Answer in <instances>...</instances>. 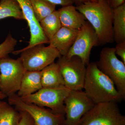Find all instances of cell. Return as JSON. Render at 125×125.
Listing matches in <instances>:
<instances>
[{"label":"cell","instance_id":"6da1fadb","mask_svg":"<svg viewBox=\"0 0 125 125\" xmlns=\"http://www.w3.org/2000/svg\"><path fill=\"white\" fill-rule=\"evenodd\" d=\"M76 7L94 30L98 38L97 46L114 42L113 9L106 0L86 2L78 5Z\"/></svg>","mask_w":125,"mask_h":125},{"label":"cell","instance_id":"7a4b0ae2","mask_svg":"<svg viewBox=\"0 0 125 125\" xmlns=\"http://www.w3.org/2000/svg\"><path fill=\"white\" fill-rule=\"evenodd\" d=\"M83 89L95 104L118 103L124 99L113 81L98 69L95 62H89L87 65Z\"/></svg>","mask_w":125,"mask_h":125},{"label":"cell","instance_id":"3957f363","mask_svg":"<svg viewBox=\"0 0 125 125\" xmlns=\"http://www.w3.org/2000/svg\"><path fill=\"white\" fill-rule=\"evenodd\" d=\"M117 103L96 104L83 115L78 125H125V116L122 114Z\"/></svg>","mask_w":125,"mask_h":125},{"label":"cell","instance_id":"277c9868","mask_svg":"<svg viewBox=\"0 0 125 125\" xmlns=\"http://www.w3.org/2000/svg\"><path fill=\"white\" fill-rule=\"evenodd\" d=\"M12 53L14 55L20 54V59L28 71H41L61 56L55 48L49 46H45L44 44L14 51Z\"/></svg>","mask_w":125,"mask_h":125},{"label":"cell","instance_id":"5b68a950","mask_svg":"<svg viewBox=\"0 0 125 125\" xmlns=\"http://www.w3.org/2000/svg\"><path fill=\"white\" fill-rule=\"evenodd\" d=\"M100 70L113 81L123 98H125V64L117 58L114 47L102 49L96 62Z\"/></svg>","mask_w":125,"mask_h":125},{"label":"cell","instance_id":"8992f818","mask_svg":"<svg viewBox=\"0 0 125 125\" xmlns=\"http://www.w3.org/2000/svg\"><path fill=\"white\" fill-rule=\"evenodd\" d=\"M71 90L65 86L42 88L34 93L20 97L25 102L48 107L55 113L65 115L64 103Z\"/></svg>","mask_w":125,"mask_h":125},{"label":"cell","instance_id":"52a82bcc","mask_svg":"<svg viewBox=\"0 0 125 125\" xmlns=\"http://www.w3.org/2000/svg\"><path fill=\"white\" fill-rule=\"evenodd\" d=\"M26 71L19 58L15 60L7 57L0 59V91L7 97L16 94Z\"/></svg>","mask_w":125,"mask_h":125},{"label":"cell","instance_id":"ba28073f","mask_svg":"<svg viewBox=\"0 0 125 125\" xmlns=\"http://www.w3.org/2000/svg\"><path fill=\"white\" fill-rule=\"evenodd\" d=\"M9 103L20 111L28 113L33 120L34 125H65V115L56 114L34 104L25 102L16 94L8 97Z\"/></svg>","mask_w":125,"mask_h":125},{"label":"cell","instance_id":"9c48e42d","mask_svg":"<svg viewBox=\"0 0 125 125\" xmlns=\"http://www.w3.org/2000/svg\"><path fill=\"white\" fill-rule=\"evenodd\" d=\"M65 83L71 90H81L83 88L87 66L78 56L67 57L61 56L57 62Z\"/></svg>","mask_w":125,"mask_h":125},{"label":"cell","instance_id":"30bf717a","mask_svg":"<svg viewBox=\"0 0 125 125\" xmlns=\"http://www.w3.org/2000/svg\"><path fill=\"white\" fill-rule=\"evenodd\" d=\"M64 103L65 125H78L83 115L95 104L82 90H71Z\"/></svg>","mask_w":125,"mask_h":125},{"label":"cell","instance_id":"8fae6325","mask_svg":"<svg viewBox=\"0 0 125 125\" xmlns=\"http://www.w3.org/2000/svg\"><path fill=\"white\" fill-rule=\"evenodd\" d=\"M97 37L94 30L86 21L78 30L75 41L65 56L67 57L78 56L87 66L90 62L92 49L94 47L97 46Z\"/></svg>","mask_w":125,"mask_h":125},{"label":"cell","instance_id":"7c38bea8","mask_svg":"<svg viewBox=\"0 0 125 125\" xmlns=\"http://www.w3.org/2000/svg\"><path fill=\"white\" fill-rule=\"evenodd\" d=\"M78 31L62 27L50 40L49 46L56 49L61 56L66 55L75 41Z\"/></svg>","mask_w":125,"mask_h":125},{"label":"cell","instance_id":"4fadbf2b","mask_svg":"<svg viewBox=\"0 0 125 125\" xmlns=\"http://www.w3.org/2000/svg\"><path fill=\"white\" fill-rule=\"evenodd\" d=\"M58 10L62 27L78 30L87 21L73 5L63 6Z\"/></svg>","mask_w":125,"mask_h":125},{"label":"cell","instance_id":"5bb4252c","mask_svg":"<svg viewBox=\"0 0 125 125\" xmlns=\"http://www.w3.org/2000/svg\"><path fill=\"white\" fill-rule=\"evenodd\" d=\"M42 88L41 71H26L22 78L17 94L22 97L34 93Z\"/></svg>","mask_w":125,"mask_h":125},{"label":"cell","instance_id":"9a60e30c","mask_svg":"<svg viewBox=\"0 0 125 125\" xmlns=\"http://www.w3.org/2000/svg\"><path fill=\"white\" fill-rule=\"evenodd\" d=\"M42 88H56L65 86L60 66L54 62L41 71Z\"/></svg>","mask_w":125,"mask_h":125},{"label":"cell","instance_id":"2e32d148","mask_svg":"<svg viewBox=\"0 0 125 125\" xmlns=\"http://www.w3.org/2000/svg\"><path fill=\"white\" fill-rule=\"evenodd\" d=\"M114 41L117 43L125 42V3L113 9Z\"/></svg>","mask_w":125,"mask_h":125},{"label":"cell","instance_id":"e0dca14e","mask_svg":"<svg viewBox=\"0 0 125 125\" xmlns=\"http://www.w3.org/2000/svg\"><path fill=\"white\" fill-rule=\"evenodd\" d=\"M10 17L19 20H25L20 6L16 0H0V20Z\"/></svg>","mask_w":125,"mask_h":125},{"label":"cell","instance_id":"ac0fdd59","mask_svg":"<svg viewBox=\"0 0 125 125\" xmlns=\"http://www.w3.org/2000/svg\"><path fill=\"white\" fill-rule=\"evenodd\" d=\"M39 22L43 31L49 42L54 34L62 27L58 10H55Z\"/></svg>","mask_w":125,"mask_h":125},{"label":"cell","instance_id":"d6986e66","mask_svg":"<svg viewBox=\"0 0 125 125\" xmlns=\"http://www.w3.org/2000/svg\"><path fill=\"white\" fill-rule=\"evenodd\" d=\"M20 118V113L9 103L0 100V125H18Z\"/></svg>","mask_w":125,"mask_h":125},{"label":"cell","instance_id":"ffe728a7","mask_svg":"<svg viewBox=\"0 0 125 125\" xmlns=\"http://www.w3.org/2000/svg\"><path fill=\"white\" fill-rule=\"evenodd\" d=\"M37 20L40 22L56 10L55 5L46 0H30Z\"/></svg>","mask_w":125,"mask_h":125},{"label":"cell","instance_id":"44dd1931","mask_svg":"<svg viewBox=\"0 0 125 125\" xmlns=\"http://www.w3.org/2000/svg\"><path fill=\"white\" fill-rule=\"evenodd\" d=\"M18 41L9 33L4 41L0 44V59L8 57L14 51Z\"/></svg>","mask_w":125,"mask_h":125},{"label":"cell","instance_id":"7402d4cb","mask_svg":"<svg viewBox=\"0 0 125 125\" xmlns=\"http://www.w3.org/2000/svg\"><path fill=\"white\" fill-rule=\"evenodd\" d=\"M20 6L28 24L37 21L30 0H16Z\"/></svg>","mask_w":125,"mask_h":125},{"label":"cell","instance_id":"603a6c76","mask_svg":"<svg viewBox=\"0 0 125 125\" xmlns=\"http://www.w3.org/2000/svg\"><path fill=\"white\" fill-rule=\"evenodd\" d=\"M20 111L21 118L18 125H34L32 118L28 113Z\"/></svg>","mask_w":125,"mask_h":125},{"label":"cell","instance_id":"cb8c5ba5","mask_svg":"<svg viewBox=\"0 0 125 125\" xmlns=\"http://www.w3.org/2000/svg\"><path fill=\"white\" fill-rule=\"evenodd\" d=\"M115 53L121 59L125 64V42L117 43L115 47Z\"/></svg>","mask_w":125,"mask_h":125},{"label":"cell","instance_id":"d4e9b609","mask_svg":"<svg viewBox=\"0 0 125 125\" xmlns=\"http://www.w3.org/2000/svg\"><path fill=\"white\" fill-rule=\"evenodd\" d=\"M47 1L57 5H59L63 6H67L75 4L74 0H46Z\"/></svg>","mask_w":125,"mask_h":125},{"label":"cell","instance_id":"484cf974","mask_svg":"<svg viewBox=\"0 0 125 125\" xmlns=\"http://www.w3.org/2000/svg\"><path fill=\"white\" fill-rule=\"evenodd\" d=\"M108 4L113 9H114L125 3V0H106Z\"/></svg>","mask_w":125,"mask_h":125},{"label":"cell","instance_id":"4316f807","mask_svg":"<svg viewBox=\"0 0 125 125\" xmlns=\"http://www.w3.org/2000/svg\"><path fill=\"white\" fill-rule=\"evenodd\" d=\"M75 4L76 6L78 5L85 3V2H89V1H97L96 0H74Z\"/></svg>","mask_w":125,"mask_h":125},{"label":"cell","instance_id":"83f0119b","mask_svg":"<svg viewBox=\"0 0 125 125\" xmlns=\"http://www.w3.org/2000/svg\"><path fill=\"white\" fill-rule=\"evenodd\" d=\"M6 97H7V96L0 91V100H2Z\"/></svg>","mask_w":125,"mask_h":125},{"label":"cell","instance_id":"f1b7e54d","mask_svg":"<svg viewBox=\"0 0 125 125\" xmlns=\"http://www.w3.org/2000/svg\"><path fill=\"white\" fill-rule=\"evenodd\" d=\"M97 1H100L103 0H96Z\"/></svg>","mask_w":125,"mask_h":125},{"label":"cell","instance_id":"f546056e","mask_svg":"<svg viewBox=\"0 0 125 125\" xmlns=\"http://www.w3.org/2000/svg\"></svg>","mask_w":125,"mask_h":125}]
</instances>
